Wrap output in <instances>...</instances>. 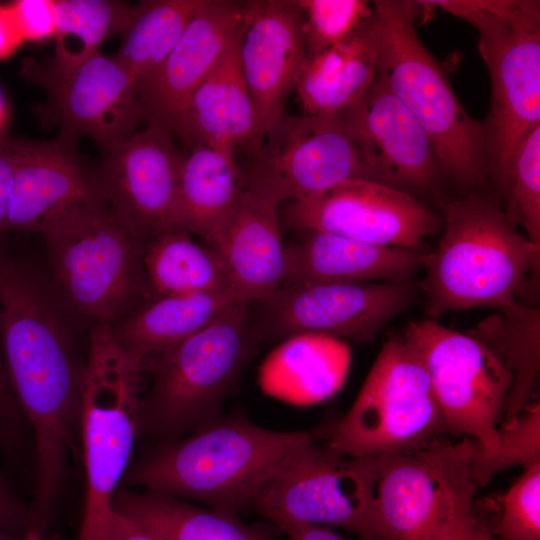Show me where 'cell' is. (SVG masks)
<instances>
[{"instance_id":"1","label":"cell","mask_w":540,"mask_h":540,"mask_svg":"<svg viewBox=\"0 0 540 540\" xmlns=\"http://www.w3.org/2000/svg\"><path fill=\"white\" fill-rule=\"evenodd\" d=\"M72 306L0 240V347L16 401L30 429L36 481L55 488L80 456L81 352Z\"/></svg>"},{"instance_id":"2","label":"cell","mask_w":540,"mask_h":540,"mask_svg":"<svg viewBox=\"0 0 540 540\" xmlns=\"http://www.w3.org/2000/svg\"><path fill=\"white\" fill-rule=\"evenodd\" d=\"M316 439L312 432L266 429L242 415L220 416L183 437L158 442L132 461L122 484L238 516Z\"/></svg>"},{"instance_id":"3","label":"cell","mask_w":540,"mask_h":540,"mask_svg":"<svg viewBox=\"0 0 540 540\" xmlns=\"http://www.w3.org/2000/svg\"><path fill=\"white\" fill-rule=\"evenodd\" d=\"M443 233L430 252L421 287L427 319L447 312L517 301L538 272L540 248L519 232L504 206L484 191L445 200Z\"/></svg>"},{"instance_id":"4","label":"cell","mask_w":540,"mask_h":540,"mask_svg":"<svg viewBox=\"0 0 540 540\" xmlns=\"http://www.w3.org/2000/svg\"><path fill=\"white\" fill-rule=\"evenodd\" d=\"M417 1L372 2L379 39L377 73L430 139L445 179L464 194L490 181L482 123L462 106L439 62L420 40Z\"/></svg>"},{"instance_id":"5","label":"cell","mask_w":540,"mask_h":540,"mask_svg":"<svg viewBox=\"0 0 540 540\" xmlns=\"http://www.w3.org/2000/svg\"><path fill=\"white\" fill-rule=\"evenodd\" d=\"M145 360L108 323L93 322L82 386L80 447L86 495L79 540H105L113 500L139 438Z\"/></svg>"},{"instance_id":"6","label":"cell","mask_w":540,"mask_h":540,"mask_svg":"<svg viewBox=\"0 0 540 540\" xmlns=\"http://www.w3.org/2000/svg\"><path fill=\"white\" fill-rule=\"evenodd\" d=\"M473 25L491 81L490 111L482 123L490 180L501 191L520 142L540 126V2L429 0Z\"/></svg>"},{"instance_id":"7","label":"cell","mask_w":540,"mask_h":540,"mask_svg":"<svg viewBox=\"0 0 540 540\" xmlns=\"http://www.w3.org/2000/svg\"><path fill=\"white\" fill-rule=\"evenodd\" d=\"M258 343L248 304L240 303L152 358L151 384L140 400L139 437L174 440L222 416L223 401Z\"/></svg>"},{"instance_id":"8","label":"cell","mask_w":540,"mask_h":540,"mask_svg":"<svg viewBox=\"0 0 540 540\" xmlns=\"http://www.w3.org/2000/svg\"><path fill=\"white\" fill-rule=\"evenodd\" d=\"M62 295L82 317L114 325L151 298L145 240L106 199L79 206L44 233Z\"/></svg>"},{"instance_id":"9","label":"cell","mask_w":540,"mask_h":540,"mask_svg":"<svg viewBox=\"0 0 540 540\" xmlns=\"http://www.w3.org/2000/svg\"><path fill=\"white\" fill-rule=\"evenodd\" d=\"M472 439L369 457L377 540H453L473 518Z\"/></svg>"},{"instance_id":"10","label":"cell","mask_w":540,"mask_h":540,"mask_svg":"<svg viewBox=\"0 0 540 540\" xmlns=\"http://www.w3.org/2000/svg\"><path fill=\"white\" fill-rule=\"evenodd\" d=\"M445 433L422 360L403 335L391 336L325 444L344 457H372L424 449Z\"/></svg>"},{"instance_id":"11","label":"cell","mask_w":540,"mask_h":540,"mask_svg":"<svg viewBox=\"0 0 540 540\" xmlns=\"http://www.w3.org/2000/svg\"><path fill=\"white\" fill-rule=\"evenodd\" d=\"M403 337L429 374L447 433L472 439L476 454L491 453L513 384L503 361L474 335L437 320L411 321Z\"/></svg>"},{"instance_id":"12","label":"cell","mask_w":540,"mask_h":540,"mask_svg":"<svg viewBox=\"0 0 540 540\" xmlns=\"http://www.w3.org/2000/svg\"><path fill=\"white\" fill-rule=\"evenodd\" d=\"M243 176L246 189L277 207L346 180L381 182L338 114H283L263 136Z\"/></svg>"},{"instance_id":"13","label":"cell","mask_w":540,"mask_h":540,"mask_svg":"<svg viewBox=\"0 0 540 540\" xmlns=\"http://www.w3.org/2000/svg\"><path fill=\"white\" fill-rule=\"evenodd\" d=\"M420 287L413 279L283 285L250 302L257 309L249 310L250 324L259 342L312 333L367 343L412 305Z\"/></svg>"},{"instance_id":"14","label":"cell","mask_w":540,"mask_h":540,"mask_svg":"<svg viewBox=\"0 0 540 540\" xmlns=\"http://www.w3.org/2000/svg\"><path fill=\"white\" fill-rule=\"evenodd\" d=\"M371 494L369 457H344L316 440L262 488L253 508L277 528L330 525L377 540Z\"/></svg>"},{"instance_id":"15","label":"cell","mask_w":540,"mask_h":540,"mask_svg":"<svg viewBox=\"0 0 540 540\" xmlns=\"http://www.w3.org/2000/svg\"><path fill=\"white\" fill-rule=\"evenodd\" d=\"M22 74L44 88L47 99L37 114L64 137H89L106 152L134 134L143 120L134 77L101 52L71 66L26 59Z\"/></svg>"},{"instance_id":"16","label":"cell","mask_w":540,"mask_h":540,"mask_svg":"<svg viewBox=\"0 0 540 540\" xmlns=\"http://www.w3.org/2000/svg\"><path fill=\"white\" fill-rule=\"evenodd\" d=\"M283 220L296 231L312 229L377 245L419 249L441 218L416 196L365 179L340 182L303 201L284 204Z\"/></svg>"},{"instance_id":"17","label":"cell","mask_w":540,"mask_h":540,"mask_svg":"<svg viewBox=\"0 0 540 540\" xmlns=\"http://www.w3.org/2000/svg\"><path fill=\"white\" fill-rule=\"evenodd\" d=\"M338 115L382 183L414 196L429 195L442 201L445 177L436 151L380 74L376 73L357 102Z\"/></svg>"},{"instance_id":"18","label":"cell","mask_w":540,"mask_h":540,"mask_svg":"<svg viewBox=\"0 0 540 540\" xmlns=\"http://www.w3.org/2000/svg\"><path fill=\"white\" fill-rule=\"evenodd\" d=\"M184 155L173 134L148 125L106 151L97 172L112 211L143 240L174 229V210Z\"/></svg>"},{"instance_id":"19","label":"cell","mask_w":540,"mask_h":540,"mask_svg":"<svg viewBox=\"0 0 540 540\" xmlns=\"http://www.w3.org/2000/svg\"><path fill=\"white\" fill-rule=\"evenodd\" d=\"M302 25L296 0L244 1L239 58L260 143L284 114L305 66Z\"/></svg>"},{"instance_id":"20","label":"cell","mask_w":540,"mask_h":540,"mask_svg":"<svg viewBox=\"0 0 540 540\" xmlns=\"http://www.w3.org/2000/svg\"><path fill=\"white\" fill-rule=\"evenodd\" d=\"M73 139L12 141L15 168L7 230L44 233L73 209L106 199Z\"/></svg>"},{"instance_id":"21","label":"cell","mask_w":540,"mask_h":540,"mask_svg":"<svg viewBox=\"0 0 540 540\" xmlns=\"http://www.w3.org/2000/svg\"><path fill=\"white\" fill-rule=\"evenodd\" d=\"M244 1L202 0L158 70L138 86L143 120L175 135L195 89L236 33Z\"/></svg>"},{"instance_id":"22","label":"cell","mask_w":540,"mask_h":540,"mask_svg":"<svg viewBox=\"0 0 540 540\" xmlns=\"http://www.w3.org/2000/svg\"><path fill=\"white\" fill-rule=\"evenodd\" d=\"M297 232L295 240L286 245L283 285L403 282L425 268L430 255L324 231Z\"/></svg>"},{"instance_id":"23","label":"cell","mask_w":540,"mask_h":540,"mask_svg":"<svg viewBox=\"0 0 540 540\" xmlns=\"http://www.w3.org/2000/svg\"><path fill=\"white\" fill-rule=\"evenodd\" d=\"M230 288L244 303L264 298L284 284L286 245L278 207L244 188L213 247Z\"/></svg>"},{"instance_id":"24","label":"cell","mask_w":540,"mask_h":540,"mask_svg":"<svg viewBox=\"0 0 540 540\" xmlns=\"http://www.w3.org/2000/svg\"><path fill=\"white\" fill-rule=\"evenodd\" d=\"M242 22V20H241ZM241 23L212 70L191 95L175 135L190 145L235 155L260 141L255 112L239 58Z\"/></svg>"},{"instance_id":"25","label":"cell","mask_w":540,"mask_h":540,"mask_svg":"<svg viewBox=\"0 0 540 540\" xmlns=\"http://www.w3.org/2000/svg\"><path fill=\"white\" fill-rule=\"evenodd\" d=\"M351 362L349 346L322 334H297L268 355L259 384L268 395L296 404H311L335 394L344 384Z\"/></svg>"},{"instance_id":"26","label":"cell","mask_w":540,"mask_h":540,"mask_svg":"<svg viewBox=\"0 0 540 540\" xmlns=\"http://www.w3.org/2000/svg\"><path fill=\"white\" fill-rule=\"evenodd\" d=\"M378 55L372 11L347 38L306 61L295 87L304 114H338L357 102L376 76Z\"/></svg>"},{"instance_id":"27","label":"cell","mask_w":540,"mask_h":540,"mask_svg":"<svg viewBox=\"0 0 540 540\" xmlns=\"http://www.w3.org/2000/svg\"><path fill=\"white\" fill-rule=\"evenodd\" d=\"M240 303L244 302L232 289L153 297L111 327L118 341L146 363Z\"/></svg>"},{"instance_id":"28","label":"cell","mask_w":540,"mask_h":540,"mask_svg":"<svg viewBox=\"0 0 540 540\" xmlns=\"http://www.w3.org/2000/svg\"><path fill=\"white\" fill-rule=\"evenodd\" d=\"M244 188L235 155L208 146L191 148L180 169L175 227L213 248Z\"/></svg>"},{"instance_id":"29","label":"cell","mask_w":540,"mask_h":540,"mask_svg":"<svg viewBox=\"0 0 540 540\" xmlns=\"http://www.w3.org/2000/svg\"><path fill=\"white\" fill-rule=\"evenodd\" d=\"M113 508L146 527L161 540H271L263 524L204 508L163 493L119 489Z\"/></svg>"},{"instance_id":"30","label":"cell","mask_w":540,"mask_h":540,"mask_svg":"<svg viewBox=\"0 0 540 540\" xmlns=\"http://www.w3.org/2000/svg\"><path fill=\"white\" fill-rule=\"evenodd\" d=\"M470 334L488 345L513 376L500 425L513 424L531 402L539 379L540 311L516 301L496 310Z\"/></svg>"},{"instance_id":"31","label":"cell","mask_w":540,"mask_h":540,"mask_svg":"<svg viewBox=\"0 0 540 540\" xmlns=\"http://www.w3.org/2000/svg\"><path fill=\"white\" fill-rule=\"evenodd\" d=\"M143 266L151 298L231 289L218 252L195 242L183 229L146 240Z\"/></svg>"},{"instance_id":"32","label":"cell","mask_w":540,"mask_h":540,"mask_svg":"<svg viewBox=\"0 0 540 540\" xmlns=\"http://www.w3.org/2000/svg\"><path fill=\"white\" fill-rule=\"evenodd\" d=\"M202 0H146L133 5L113 56L134 77L137 89L161 66Z\"/></svg>"},{"instance_id":"33","label":"cell","mask_w":540,"mask_h":540,"mask_svg":"<svg viewBox=\"0 0 540 540\" xmlns=\"http://www.w3.org/2000/svg\"><path fill=\"white\" fill-rule=\"evenodd\" d=\"M133 5L111 0H54V55L50 60L71 66L100 53L111 36L121 34Z\"/></svg>"},{"instance_id":"34","label":"cell","mask_w":540,"mask_h":540,"mask_svg":"<svg viewBox=\"0 0 540 540\" xmlns=\"http://www.w3.org/2000/svg\"><path fill=\"white\" fill-rule=\"evenodd\" d=\"M500 193L509 219L540 248V126L518 145Z\"/></svg>"},{"instance_id":"35","label":"cell","mask_w":540,"mask_h":540,"mask_svg":"<svg viewBox=\"0 0 540 540\" xmlns=\"http://www.w3.org/2000/svg\"><path fill=\"white\" fill-rule=\"evenodd\" d=\"M537 461H540V405L539 401H533L513 424L498 426L496 447L491 453L476 454L472 444L471 476L478 488L484 487L495 474L511 466L525 468Z\"/></svg>"},{"instance_id":"36","label":"cell","mask_w":540,"mask_h":540,"mask_svg":"<svg viewBox=\"0 0 540 540\" xmlns=\"http://www.w3.org/2000/svg\"><path fill=\"white\" fill-rule=\"evenodd\" d=\"M303 15L306 61L347 38L372 15L364 0H296Z\"/></svg>"},{"instance_id":"37","label":"cell","mask_w":540,"mask_h":540,"mask_svg":"<svg viewBox=\"0 0 540 540\" xmlns=\"http://www.w3.org/2000/svg\"><path fill=\"white\" fill-rule=\"evenodd\" d=\"M491 533L500 540H540V461L525 467L507 490Z\"/></svg>"},{"instance_id":"38","label":"cell","mask_w":540,"mask_h":540,"mask_svg":"<svg viewBox=\"0 0 540 540\" xmlns=\"http://www.w3.org/2000/svg\"><path fill=\"white\" fill-rule=\"evenodd\" d=\"M27 421L16 401L0 347V450L10 459L23 449Z\"/></svg>"},{"instance_id":"39","label":"cell","mask_w":540,"mask_h":540,"mask_svg":"<svg viewBox=\"0 0 540 540\" xmlns=\"http://www.w3.org/2000/svg\"><path fill=\"white\" fill-rule=\"evenodd\" d=\"M23 41L54 36V0H16L8 4Z\"/></svg>"},{"instance_id":"40","label":"cell","mask_w":540,"mask_h":540,"mask_svg":"<svg viewBox=\"0 0 540 540\" xmlns=\"http://www.w3.org/2000/svg\"><path fill=\"white\" fill-rule=\"evenodd\" d=\"M0 533L31 540L32 515L25 503L13 490L0 470Z\"/></svg>"},{"instance_id":"41","label":"cell","mask_w":540,"mask_h":540,"mask_svg":"<svg viewBox=\"0 0 540 540\" xmlns=\"http://www.w3.org/2000/svg\"><path fill=\"white\" fill-rule=\"evenodd\" d=\"M15 168L11 140L0 139V240L7 231L8 209Z\"/></svg>"},{"instance_id":"42","label":"cell","mask_w":540,"mask_h":540,"mask_svg":"<svg viewBox=\"0 0 540 540\" xmlns=\"http://www.w3.org/2000/svg\"><path fill=\"white\" fill-rule=\"evenodd\" d=\"M105 540H161L135 519L113 508Z\"/></svg>"},{"instance_id":"43","label":"cell","mask_w":540,"mask_h":540,"mask_svg":"<svg viewBox=\"0 0 540 540\" xmlns=\"http://www.w3.org/2000/svg\"><path fill=\"white\" fill-rule=\"evenodd\" d=\"M23 42L8 4H0V60L10 57Z\"/></svg>"},{"instance_id":"44","label":"cell","mask_w":540,"mask_h":540,"mask_svg":"<svg viewBox=\"0 0 540 540\" xmlns=\"http://www.w3.org/2000/svg\"><path fill=\"white\" fill-rule=\"evenodd\" d=\"M278 529L283 531L290 540H349L324 525L286 523Z\"/></svg>"},{"instance_id":"45","label":"cell","mask_w":540,"mask_h":540,"mask_svg":"<svg viewBox=\"0 0 540 540\" xmlns=\"http://www.w3.org/2000/svg\"><path fill=\"white\" fill-rule=\"evenodd\" d=\"M467 540H500L494 536L487 525L473 517L467 528Z\"/></svg>"},{"instance_id":"46","label":"cell","mask_w":540,"mask_h":540,"mask_svg":"<svg viewBox=\"0 0 540 540\" xmlns=\"http://www.w3.org/2000/svg\"><path fill=\"white\" fill-rule=\"evenodd\" d=\"M5 118H6V103L0 91V130L5 122Z\"/></svg>"},{"instance_id":"47","label":"cell","mask_w":540,"mask_h":540,"mask_svg":"<svg viewBox=\"0 0 540 540\" xmlns=\"http://www.w3.org/2000/svg\"><path fill=\"white\" fill-rule=\"evenodd\" d=\"M473 519V518H472ZM471 519V520H472ZM471 520L469 521V523L471 522ZM468 524H466L465 526H463L455 535V537L453 538V540H467V528H468Z\"/></svg>"}]
</instances>
